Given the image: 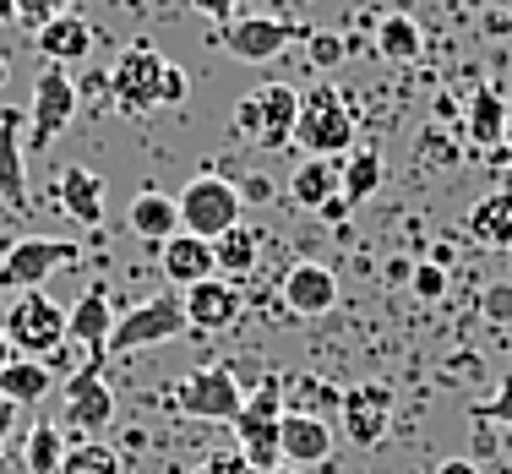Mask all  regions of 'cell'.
I'll use <instances>...</instances> for the list:
<instances>
[{
    "instance_id": "obj_44",
    "label": "cell",
    "mask_w": 512,
    "mask_h": 474,
    "mask_svg": "<svg viewBox=\"0 0 512 474\" xmlns=\"http://www.w3.org/2000/svg\"><path fill=\"white\" fill-rule=\"evenodd\" d=\"M11 360H17V355H11V344H6V333H0V371H6V366H11Z\"/></svg>"
},
{
    "instance_id": "obj_9",
    "label": "cell",
    "mask_w": 512,
    "mask_h": 474,
    "mask_svg": "<svg viewBox=\"0 0 512 474\" xmlns=\"http://www.w3.org/2000/svg\"><path fill=\"white\" fill-rule=\"evenodd\" d=\"M82 246L77 240H50V235H28L0 257V289H44V278H55L60 267H77Z\"/></svg>"
},
{
    "instance_id": "obj_2",
    "label": "cell",
    "mask_w": 512,
    "mask_h": 474,
    "mask_svg": "<svg viewBox=\"0 0 512 474\" xmlns=\"http://www.w3.org/2000/svg\"><path fill=\"white\" fill-rule=\"evenodd\" d=\"M295 148L306 158H344L355 153V109L338 88H311L300 93V120H295Z\"/></svg>"
},
{
    "instance_id": "obj_20",
    "label": "cell",
    "mask_w": 512,
    "mask_h": 474,
    "mask_svg": "<svg viewBox=\"0 0 512 474\" xmlns=\"http://www.w3.org/2000/svg\"><path fill=\"white\" fill-rule=\"evenodd\" d=\"M126 224L137 240H153V246H164L169 235H180V202L169 197V191H137L126 208Z\"/></svg>"
},
{
    "instance_id": "obj_26",
    "label": "cell",
    "mask_w": 512,
    "mask_h": 474,
    "mask_svg": "<svg viewBox=\"0 0 512 474\" xmlns=\"http://www.w3.org/2000/svg\"><path fill=\"white\" fill-rule=\"evenodd\" d=\"M376 186H382V153L376 148H355L338 164V191H344L349 208H355V202H371Z\"/></svg>"
},
{
    "instance_id": "obj_10",
    "label": "cell",
    "mask_w": 512,
    "mask_h": 474,
    "mask_svg": "<svg viewBox=\"0 0 512 474\" xmlns=\"http://www.w3.org/2000/svg\"><path fill=\"white\" fill-rule=\"evenodd\" d=\"M71 115H77V82L66 77V66H44L28 104V148H50L71 126Z\"/></svg>"
},
{
    "instance_id": "obj_34",
    "label": "cell",
    "mask_w": 512,
    "mask_h": 474,
    "mask_svg": "<svg viewBox=\"0 0 512 474\" xmlns=\"http://www.w3.org/2000/svg\"><path fill=\"white\" fill-rule=\"evenodd\" d=\"M414 295H420V300H442V295H447V273H442L436 262L414 267Z\"/></svg>"
},
{
    "instance_id": "obj_12",
    "label": "cell",
    "mask_w": 512,
    "mask_h": 474,
    "mask_svg": "<svg viewBox=\"0 0 512 474\" xmlns=\"http://www.w3.org/2000/svg\"><path fill=\"white\" fill-rule=\"evenodd\" d=\"M338 425H344V436L355 447H376L387 436V425H393V387H382V382L349 387L338 398Z\"/></svg>"
},
{
    "instance_id": "obj_7",
    "label": "cell",
    "mask_w": 512,
    "mask_h": 474,
    "mask_svg": "<svg viewBox=\"0 0 512 474\" xmlns=\"http://www.w3.org/2000/svg\"><path fill=\"white\" fill-rule=\"evenodd\" d=\"M169 409L191 420H218V425H235V415L246 409V387L229 366H202L191 371L186 382L169 387Z\"/></svg>"
},
{
    "instance_id": "obj_3",
    "label": "cell",
    "mask_w": 512,
    "mask_h": 474,
    "mask_svg": "<svg viewBox=\"0 0 512 474\" xmlns=\"http://www.w3.org/2000/svg\"><path fill=\"white\" fill-rule=\"evenodd\" d=\"M0 333L22 360H50L66 344V306H55L44 289H22L0 316Z\"/></svg>"
},
{
    "instance_id": "obj_39",
    "label": "cell",
    "mask_w": 512,
    "mask_h": 474,
    "mask_svg": "<svg viewBox=\"0 0 512 474\" xmlns=\"http://www.w3.org/2000/svg\"><path fill=\"white\" fill-rule=\"evenodd\" d=\"M240 202H273V180H262V175H251L246 186H240Z\"/></svg>"
},
{
    "instance_id": "obj_45",
    "label": "cell",
    "mask_w": 512,
    "mask_h": 474,
    "mask_svg": "<svg viewBox=\"0 0 512 474\" xmlns=\"http://www.w3.org/2000/svg\"><path fill=\"white\" fill-rule=\"evenodd\" d=\"M502 164L512 169V142H502Z\"/></svg>"
},
{
    "instance_id": "obj_30",
    "label": "cell",
    "mask_w": 512,
    "mask_h": 474,
    "mask_svg": "<svg viewBox=\"0 0 512 474\" xmlns=\"http://www.w3.org/2000/svg\"><path fill=\"white\" fill-rule=\"evenodd\" d=\"M502 131H507L502 99H496L491 88H480V93H474V104H469V137L480 142V148H502Z\"/></svg>"
},
{
    "instance_id": "obj_47",
    "label": "cell",
    "mask_w": 512,
    "mask_h": 474,
    "mask_svg": "<svg viewBox=\"0 0 512 474\" xmlns=\"http://www.w3.org/2000/svg\"><path fill=\"white\" fill-rule=\"evenodd\" d=\"M273 474H306V469H273Z\"/></svg>"
},
{
    "instance_id": "obj_25",
    "label": "cell",
    "mask_w": 512,
    "mask_h": 474,
    "mask_svg": "<svg viewBox=\"0 0 512 474\" xmlns=\"http://www.w3.org/2000/svg\"><path fill=\"white\" fill-rule=\"evenodd\" d=\"M420 22L409 17V11H387L382 22H376V55L387 60V66H409V60H420Z\"/></svg>"
},
{
    "instance_id": "obj_18",
    "label": "cell",
    "mask_w": 512,
    "mask_h": 474,
    "mask_svg": "<svg viewBox=\"0 0 512 474\" xmlns=\"http://www.w3.org/2000/svg\"><path fill=\"white\" fill-rule=\"evenodd\" d=\"M109 333H115V311H109V295L93 284L88 295L66 311V338H71V344H82L93 360H104L109 355Z\"/></svg>"
},
{
    "instance_id": "obj_28",
    "label": "cell",
    "mask_w": 512,
    "mask_h": 474,
    "mask_svg": "<svg viewBox=\"0 0 512 474\" xmlns=\"http://www.w3.org/2000/svg\"><path fill=\"white\" fill-rule=\"evenodd\" d=\"M256 257H262V240H256V229H246V224H235L229 235H218L213 240V262H218V273L235 284V278H246L251 267H256Z\"/></svg>"
},
{
    "instance_id": "obj_19",
    "label": "cell",
    "mask_w": 512,
    "mask_h": 474,
    "mask_svg": "<svg viewBox=\"0 0 512 474\" xmlns=\"http://www.w3.org/2000/svg\"><path fill=\"white\" fill-rule=\"evenodd\" d=\"M33 39H39V55L50 60V66H66V60H88L99 33H93L88 17H77V11H60V17H50L39 33H33Z\"/></svg>"
},
{
    "instance_id": "obj_35",
    "label": "cell",
    "mask_w": 512,
    "mask_h": 474,
    "mask_svg": "<svg viewBox=\"0 0 512 474\" xmlns=\"http://www.w3.org/2000/svg\"><path fill=\"white\" fill-rule=\"evenodd\" d=\"M485 420H496V425H512V376H502V382H496L491 404H485Z\"/></svg>"
},
{
    "instance_id": "obj_43",
    "label": "cell",
    "mask_w": 512,
    "mask_h": 474,
    "mask_svg": "<svg viewBox=\"0 0 512 474\" xmlns=\"http://www.w3.org/2000/svg\"><path fill=\"white\" fill-rule=\"evenodd\" d=\"M0 22H17V0H0Z\"/></svg>"
},
{
    "instance_id": "obj_32",
    "label": "cell",
    "mask_w": 512,
    "mask_h": 474,
    "mask_svg": "<svg viewBox=\"0 0 512 474\" xmlns=\"http://www.w3.org/2000/svg\"><path fill=\"white\" fill-rule=\"evenodd\" d=\"M191 474H256V469L246 464V453H240V447H213V453H207Z\"/></svg>"
},
{
    "instance_id": "obj_36",
    "label": "cell",
    "mask_w": 512,
    "mask_h": 474,
    "mask_svg": "<svg viewBox=\"0 0 512 474\" xmlns=\"http://www.w3.org/2000/svg\"><path fill=\"white\" fill-rule=\"evenodd\" d=\"M306 44H311L316 66H338V60H344V39H333V33H316V39H306Z\"/></svg>"
},
{
    "instance_id": "obj_23",
    "label": "cell",
    "mask_w": 512,
    "mask_h": 474,
    "mask_svg": "<svg viewBox=\"0 0 512 474\" xmlns=\"http://www.w3.org/2000/svg\"><path fill=\"white\" fill-rule=\"evenodd\" d=\"M289 197L306 213H322L333 197H344L338 191V158H300L295 175H289Z\"/></svg>"
},
{
    "instance_id": "obj_6",
    "label": "cell",
    "mask_w": 512,
    "mask_h": 474,
    "mask_svg": "<svg viewBox=\"0 0 512 474\" xmlns=\"http://www.w3.org/2000/svg\"><path fill=\"white\" fill-rule=\"evenodd\" d=\"M180 229L186 235H197V240H218V235H229V229L240 224V186L235 180H224V175H197V180H186L180 186Z\"/></svg>"
},
{
    "instance_id": "obj_5",
    "label": "cell",
    "mask_w": 512,
    "mask_h": 474,
    "mask_svg": "<svg viewBox=\"0 0 512 474\" xmlns=\"http://www.w3.org/2000/svg\"><path fill=\"white\" fill-rule=\"evenodd\" d=\"M164 71L169 60L153 50V44H126L109 66V99H115L120 115H148V109H164Z\"/></svg>"
},
{
    "instance_id": "obj_38",
    "label": "cell",
    "mask_w": 512,
    "mask_h": 474,
    "mask_svg": "<svg viewBox=\"0 0 512 474\" xmlns=\"http://www.w3.org/2000/svg\"><path fill=\"white\" fill-rule=\"evenodd\" d=\"M485 316H491V322H512V289L507 284L485 289Z\"/></svg>"
},
{
    "instance_id": "obj_40",
    "label": "cell",
    "mask_w": 512,
    "mask_h": 474,
    "mask_svg": "<svg viewBox=\"0 0 512 474\" xmlns=\"http://www.w3.org/2000/svg\"><path fill=\"white\" fill-rule=\"evenodd\" d=\"M191 6L202 11V17H213V22H224V17H235V6L240 0H191Z\"/></svg>"
},
{
    "instance_id": "obj_29",
    "label": "cell",
    "mask_w": 512,
    "mask_h": 474,
    "mask_svg": "<svg viewBox=\"0 0 512 474\" xmlns=\"http://www.w3.org/2000/svg\"><path fill=\"white\" fill-rule=\"evenodd\" d=\"M44 393H50V366L44 360H11L0 371V398H11L17 409H33Z\"/></svg>"
},
{
    "instance_id": "obj_17",
    "label": "cell",
    "mask_w": 512,
    "mask_h": 474,
    "mask_svg": "<svg viewBox=\"0 0 512 474\" xmlns=\"http://www.w3.org/2000/svg\"><path fill=\"white\" fill-rule=\"evenodd\" d=\"M158 267H164V278L175 289H191L202 284V278H218V262H213V240H197V235H169L164 246H158Z\"/></svg>"
},
{
    "instance_id": "obj_46",
    "label": "cell",
    "mask_w": 512,
    "mask_h": 474,
    "mask_svg": "<svg viewBox=\"0 0 512 474\" xmlns=\"http://www.w3.org/2000/svg\"><path fill=\"white\" fill-rule=\"evenodd\" d=\"M6 77H11V66H6V60H0V88H6Z\"/></svg>"
},
{
    "instance_id": "obj_15",
    "label": "cell",
    "mask_w": 512,
    "mask_h": 474,
    "mask_svg": "<svg viewBox=\"0 0 512 474\" xmlns=\"http://www.w3.org/2000/svg\"><path fill=\"white\" fill-rule=\"evenodd\" d=\"M180 300H186V327H202V333H224L246 311L240 284H229V278H202V284L180 289Z\"/></svg>"
},
{
    "instance_id": "obj_11",
    "label": "cell",
    "mask_w": 512,
    "mask_h": 474,
    "mask_svg": "<svg viewBox=\"0 0 512 474\" xmlns=\"http://www.w3.org/2000/svg\"><path fill=\"white\" fill-rule=\"evenodd\" d=\"M115 420V393L104 387V360H82V371L66 382V425L82 431V442H104Z\"/></svg>"
},
{
    "instance_id": "obj_21",
    "label": "cell",
    "mask_w": 512,
    "mask_h": 474,
    "mask_svg": "<svg viewBox=\"0 0 512 474\" xmlns=\"http://www.w3.org/2000/svg\"><path fill=\"white\" fill-rule=\"evenodd\" d=\"M60 208L77 218L82 229H99L104 224V180L82 164H66L60 169Z\"/></svg>"
},
{
    "instance_id": "obj_41",
    "label": "cell",
    "mask_w": 512,
    "mask_h": 474,
    "mask_svg": "<svg viewBox=\"0 0 512 474\" xmlns=\"http://www.w3.org/2000/svg\"><path fill=\"white\" fill-rule=\"evenodd\" d=\"M11 431H17V404H11V398H0V447H6Z\"/></svg>"
},
{
    "instance_id": "obj_22",
    "label": "cell",
    "mask_w": 512,
    "mask_h": 474,
    "mask_svg": "<svg viewBox=\"0 0 512 474\" xmlns=\"http://www.w3.org/2000/svg\"><path fill=\"white\" fill-rule=\"evenodd\" d=\"M0 202L22 208L28 202V142H22L17 115L0 120Z\"/></svg>"
},
{
    "instance_id": "obj_37",
    "label": "cell",
    "mask_w": 512,
    "mask_h": 474,
    "mask_svg": "<svg viewBox=\"0 0 512 474\" xmlns=\"http://www.w3.org/2000/svg\"><path fill=\"white\" fill-rule=\"evenodd\" d=\"M186 93H191V82H186V71L169 60V71H164V109H175V104H186Z\"/></svg>"
},
{
    "instance_id": "obj_42",
    "label": "cell",
    "mask_w": 512,
    "mask_h": 474,
    "mask_svg": "<svg viewBox=\"0 0 512 474\" xmlns=\"http://www.w3.org/2000/svg\"><path fill=\"white\" fill-rule=\"evenodd\" d=\"M436 474H480V464H469V458H447V464H436Z\"/></svg>"
},
{
    "instance_id": "obj_13",
    "label": "cell",
    "mask_w": 512,
    "mask_h": 474,
    "mask_svg": "<svg viewBox=\"0 0 512 474\" xmlns=\"http://www.w3.org/2000/svg\"><path fill=\"white\" fill-rule=\"evenodd\" d=\"M295 39H300V28L284 22V17H235V22H224V50L235 60H246V66L278 60Z\"/></svg>"
},
{
    "instance_id": "obj_4",
    "label": "cell",
    "mask_w": 512,
    "mask_h": 474,
    "mask_svg": "<svg viewBox=\"0 0 512 474\" xmlns=\"http://www.w3.org/2000/svg\"><path fill=\"white\" fill-rule=\"evenodd\" d=\"M295 120H300V93L289 82H267V88H256L235 104V131L251 148H289Z\"/></svg>"
},
{
    "instance_id": "obj_27",
    "label": "cell",
    "mask_w": 512,
    "mask_h": 474,
    "mask_svg": "<svg viewBox=\"0 0 512 474\" xmlns=\"http://www.w3.org/2000/svg\"><path fill=\"white\" fill-rule=\"evenodd\" d=\"M66 464V431L55 420H39L22 442V474H60Z\"/></svg>"
},
{
    "instance_id": "obj_8",
    "label": "cell",
    "mask_w": 512,
    "mask_h": 474,
    "mask_svg": "<svg viewBox=\"0 0 512 474\" xmlns=\"http://www.w3.org/2000/svg\"><path fill=\"white\" fill-rule=\"evenodd\" d=\"M186 333V300L175 289L131 306L126 316H115V333H109V355H137V349H153V344H169V338Z\"/></svg>"
},
{
    "instance_id": "obj_24",
    "label": "cell",
    "mask_w": 512,
    "mask_h": 474,
    "mask_svg": "<svg viewBox=\"0 0 512 474\" xmlns=\"http://www.w3.org/2000/svg\"><path fill=\"white\" fill-rule=\"evenodd\" d=\"M469 235L491 251H512V191H491V197L474 202Z\"/></svg>"
},
{
    "instance_id": "obj_14",
    "label": "cell",
    "mask_w": 512,
    "mask_h": 474,
    "mask_svg": "<svg viewBox=\"0 0 512 474\" xmlns=\"http://www.w3.org/2000/svg\"><path fill=\"white\" fill-rule=\"evenodd\" d=\"M278 295H284V311L300 316V322H316V316H327L338 306V273L322 262H295L284 273V284H278Z\"/></svg>"
},
{
    "instance_id": "obj_1",
    "label": "cell",
    "mask_w": 512,
    "mask_h": 474,
    "mask_svg": "<svg viewBox=\"0 0 512 474\" xmlns=\"http://www.w3.org/2000/svg\"><path fill=\"white\" fill-rule=\"evenodd\" d=\"M278 425H284V382L262 376L246 393V409L235 415V447L246 453V464L256 474L284 469V447H278Z\"/></svg>"
},
{
    "instance_id": "obj_31",
    "label": "cell",
    "mask_w": 512,
    "mask_h": 474,
    "mask_svg": "<svg viewBox=\"0 0 512 474\" xmlns=\"http://www.w3.org/2000/svg\"><path fill=\"white\" fill-rule=\"evenodd\" d=\"M60 474H126V464H120V453L109 442H77V447H66Z\"/></svg>"
},
{
    "instance_id": "obj_16",
    "label": "cell",
    "mask_w": 512,
    "mask_h": 474,
    "mask_svg": "<svg viewBox=\"0 0 512 474\" xmlns=\"http://www.w3.org/2000/svg\"><path fill=\"white\" fill-rule=\"evenodd\" d=\"M278 447H284V469H316L333 458V425L316 415H284Z\"/></svg>"
},
{
    "instance_id": "obj_33",
    "label": "cell",
    "mask_w": 512,
    "mask_h": 474,
    "mask_svg": "<svg viewBox=\"0 0 512 474\" xmlns=\"http://www.w3.org/2000/svg\"><path fill=\"white\" fill-rule=\"evenodd\" d=\"M60 11H71V0H17V22L33 28V33H39L50 17H60Z\"/></svg>"
}]
</instances>
